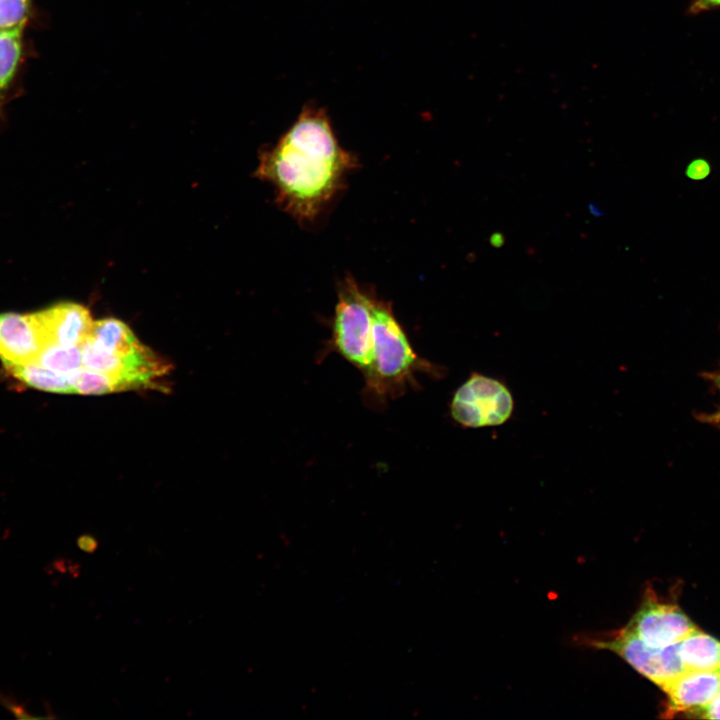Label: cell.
I'll use <instances>...</instances> for the list:
<instances>
[{
  "label": "cell",
  "mask_w": 720,
  "mask_h": 720,
  "mask_svg": "<svg viewBox=\"0 0 720 720\" xmlns=\"http://www.w3.org/2000/svg\"><path fill=\"white\" fill-rule=\"evenodd\" d=\"M3 364L11 375L33 388L54 393H73L67 374L55 372L33 362H3Z\"/></svg>",
  "instance_id": "cell-11"
},
{
  "label": "cell",
  "mask_w": 720,
  "mask_h": 720,
  "mask_svg": "<svg viewBox=\"0 0 720 720\" xmlns=\"http://www.w3.org/2000/svg\"><path fill=\"white\" fill-rule=\"evenodd\" d=\"M449 407L457 424L482 428L505 423L512 415L514 402L505 384L474 372L454 392Z\"/></svg>",
  "instance_id": "cell-4"
},
{
  "label": "cell",
  "mask_w": 720,
  "mask_h": 720,
  "mask_svg": "<svg viewBox=\"0 0 720 720\" xmlns=\"http://www.w3.org/2000/svg\"><path fill=\"white\" fill-rule=\"evenodd\" d=\"M357 159L339 144L327 112L307 104L260 159L257 175L272 183L277 201L301 223L312 222L343 188Z\"/></svg>",
  "instance_id": "cell-1"
},
{
  "label": "cell",
  "mask_w": 720,
  "mask_h": 720,
  "mask_svg": "<svg viewBox=\"0 0 720 720\" xmlns=\"http://www.w3.org/2000/svg\"><path fill=\"white\" fill-rule=\"evenodd\" d=\"M369 301L373 357L361 396L368 408L381 410L389 400L403 396L409 389H418V374L440 378L442 369L417 354L391 303L372 293H369Z\"/></svg>",
  "instance_id": "cell-2"
},
{
  "label": "cell",
  "mask_w": 720,
  "mask_h": 720,
  "mask_svg": "<svg viewBox=\"0 0 720 720\" xmlns=\"http://www.w3.org/2000/svg\"><path fill=\"white\" fill-rule=\"evenodd\" d=\"M73 393L82 395H103L121 392L120 382L106 373L81 367L67 374Z\"/></svg>",
  "instance_id": "cell-12"
},
{
  "label": "cell",
  "mask_w": 720,
  "mask_h": 720,
  "mask_svg": "<svg viewBox=\"0 0 720 720\" xmlns=\"http://www.w3.org/2000/svg\"><path fill=\"white\" fill-rule=\"evenodd\" d=\"M590 642L595 648L616 653L661 689L685 671L678 656L677 644L666 648L651 647L626 627L607 638Z\"/></svg>",
  "instance_id": "cell-5"
},
{
  "label": "cell",
  "mask_w": 720,
  "mask_h": 720,
  "mask_svg": "<svg viewBox=\"0 0 720 720\" xmlns=\"http://www.w3.org/2000/svg\"><path fill=\"white\" fill-rule=\"evenodd\" d=\"M490 243L494 247H501L504 244V236L500 232H496L491 235Z\"/></svg>",
  "instance_id": "cell-21"
},
{
  "label": "cell",
  "mask_w": 720,
  "mask_h": 720,
  "mask_svg": "<svg viewBox=\"0 0 720 720\" xmlns=\"http://www.w3.org/2000/svg\"><path fill=\"white\" fill-rule=\"evenodd\" d=\"M588 208H589L590 212L596 217L604 215V212L602 211V209L593 202L589 203Z\"/></svg>",
  "instance_id": "cell-23"
},
{
  "label": "cell",
  "mask_w": 720,
  "mask_h": 720,
  "mask_svg": "<svg viewBox=\"0 0 720 720\" xmlns=\"http://www.w3.org/2000/svg\"><path fill=\"white\" fill-rule=\"evenodd\" d=\"M709 171V165L706 161L699 159L689 165L687 175L693 179H701L705 177Z\"/></svg>",
  "instance_id": "cell-19"
},
{
  "label": "cell",
  "mask_w": 720,
  "mask_h": 720,
  "mask_svg": "<svg viewBox=\"0 0 720 720\" xmlns=\"http://www.w3.org/2000/svg\"><path fill=\"white\" fill-rule=\"evenodd\" d=\"M33 363L62 374L83 367L80 346L57 344L46 345Z\"/></svg>",
  "instance_id": "cell-14"
},
{
  "label": "cell",
  "mask_w": 720,
  "mask_h": 720,
  "mask_svg": "<svg viewBox=\"0 0 720 720\" xmlns=\"http://www.w3.org/2000/svg\"><path fill=\"white\" fill-rule=\"evenodd\" d=\"M0 703L11 713L15 715L16 718L20 719H33L37 718L27 713L25 710V707L23 704H20L16 701V699L12 696H8L0 692Z\"/></svg>",
  "instance_id": "cell-16"
},
{
  "label": "cell",
  "mask_w": 720,
  "mask_h": 720,
  "mask_svg": "<svg viewBox=\"0 0 720 720\" xmlns=\"http://www.w3.org/2000/svg\"><path fill=\"white\" fill-rule=\"evenodd\" d=\"M695 715L705 719H720V693L713 701L698 711Z\"/></svg>",
  "instance_id": "cell-17"
},
{
  "label": "cell",
  "mask_w": 720,
  "mask_h": 720,
  "mask_svg": "<svg viewBox=\"0 0 720 720\" xmlns=\"http://www.w3.org/2000/svg\"><path fill=\"white\" fill-rule=\"evenodd\" d=\"M45 344L32 313H0V358L2 362H34Z\"/></svg>",
  "instance_id": "cell-9"
},
{
  "label": "cell",
  "mask_w": 720,
  "mask_h": 720,
  "mask_svg": "<svg viewBox=\"0 0 720 720\" xmlns=\"http://www.w3.org/2000/svg\"><path fill=\"white\" fill-rule=\"evenodd\" d=\"M662 690L667 695L664 717L696 714L720 693V671H684Z\"/></svg>",
  "instance_id": "cell-8"
},
{
  "label": "cell",
  "mask_w": 720,
  "mask_h": 720,
  "mask_svg": "<svg viewBox=\"0 0 720 720\" xmlns=\"http://www.w3.org/2000/svg\"><path fill=\"white\" fill-rule=\"evenodd\" d=\"M372 349L369 292L353 278L347 277L338 286L330 338L320 350L318 360L334 352L354 366L365 379L372 367Z\"/></svg>",
  "instance_id": "cell-3"
},
{
  "label": "cell",
  "mask_w": 720,
  "mask_h": 720,
  "mask_svg": "<svg viewBox=\"0 0 720 720\" xmlns=\"http://www.w3.org/2000/svg\"><path fill=\"white\" fill-rule=\"evenodd\" d=\"M677 652L685 671H720V641L698 628L677 643Z\"/></svg>",
  "instance_id": "cell-10"
},
{
  "label": "cell",
  "mask_w": 720,
  "mask_h": 720,
  "mask_svg": "<svg viewBox=\"0 0 720 720\" xmlns=\"http://www.w3.org/2000/svg\"><path fill=\"white\" fill-rule=\"evenodd\" d=\"M22 33L23 28L0 31V100L20 60Z\"/></svg>",
  "instance_id": "cell-13"
},
{
  "label": "cell",
  "mask_w": 720,
  "mask_h": 720,
  "mask_svg": "<svg viewBox=\"0 0 720 720\" xmlns=\"http://www.w3.org/2000/svg\"><path fill=\"white\" fill-rule=\"evenodd\" d=\"M625 627L655 648L675 645L697 628L677 605L662 602L650 593Z\"/></svg>",
  "instance_id": "cell-6"
},
{
  "label": "cell",
  "mask_w": 720,
  "mask_h": 720,
  "mask_svg": "<svg viewBox=\"0 0 720 720\" xmlns=\"http://www.w3.org/2000/svg\"><path fill=\"white\" fill-rule=\"evenodd\" d=\"M716 8H720V0H693L689 6V13L699 14Z\"/></svg>",
  "instance_id": "cell-18"
},
{
  "label": "cell",
  "mask_w": 720,
  "mask_h": 720,
  "mask_svg": "<svg viewBox=\"0 0 720 720\" xmlns=\"http://www.w3.org/2000/svg\"><path fill=\"white\" fill-rule=\"evenodd\" d=\"M31 0H0V31L24 28Z\"/></svg>",
  "instance_id": "cell-15"
},
{
  "label": "cell",
  "mask_w": 720,
  "mask_h": 720,
  "mask_svg": "<svg viewBox=\"0 0 720 720\" xmlns=\"http://www.w3.org/2000/svg\"><path fill=\"white\" fill-rule=\"evenodd\" d=\"M77 546L84 552L93 553L98 548V540L90 534H83L78 537Z\"/></svg>",
  "instance_id": "cell-20"
},
{
  "label": "cell",
  "mask_w": 720,
  "mask_h": 720,
  "mask_svg": "<svg viewBox=\"0 0 720 720\" xmlns=\"http://www.w3.org/2000/svg\"><path fill=\"white\" fill-rule=\"evenodd\" d=\"M32 317L45 346H80L94 321L85 306L74 302L54 304L32 313Z\"/></svg>",
  "instance_id": "cell-7"
},
{
  "label": "cell",
  "mask_w": 720,
  "mask_h": 720,
  "mask_svg": "<svg viewBox=\"0 0 720 720\" xmlns=\"http://www.w3.org/2000/svg\"><path fill=\"white\" fill-rule=\"evenodd\" d=\"M703 420L708 423L720 426V413L714 412L711 415H706L703 417Z\"/></svg>",
  "instance_id": "cell-22"
},
{
  "label": "cell",
  "mask_w": 720,
  "mask_h": 720,
  "mask_svg": "<svg viewBox=\"0 0 720 720\" xmlns=\"http://www.w3.org/2000/svg\"><path fill=\"white\" fill-rule=\"evenodd\" d=\"M709 377H710V379L713 381V383L715 384V386H716V387L719 389V391H720V372H718V373H713V374H711ZM716 412L720 413V409H719L718 411H716Z\"/></svg>",
  "instance_id": "cell-24"
}]
</instances>
